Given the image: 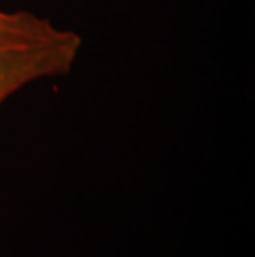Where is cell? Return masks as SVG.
<instances>
[{
	"label": "cell",
	"mask_w": 255,
	"mask_h": 257,
	"mask_svg": "<svg viewBox=\"0 0 255 257\" xmlns=\"http://www.w3.org/2000/svg\"><path fill=\"white\" fill-rule=\"evenodd\" d=\"M83 38L29 10L0 9V108L15 93L72 72Z\"/></svg>",
	"instance_id": "6da1fadb"
}]
</instances>
